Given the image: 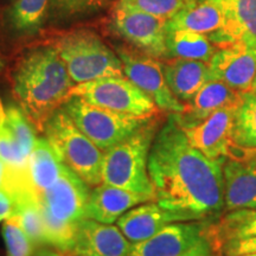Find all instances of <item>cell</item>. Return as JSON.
I'll use <instances>...</instances> for the list:
<instances>
[{"label": "cell", "mask_w": 256, "mask_h": 256, "mask_svg": "<svg viewBox=\"0 0 256 256\" xmlns=\"http://www.w3.org/2000/svg\"><path fill=\"white\" fill-rule=\"evenodd\" d=\"M256 236V210H230L216 224H210L208 238L211 246L226 240Z\"/></svg>", "instance_id": "25"}, {"label": "cell", "mask_w": 256, "mask_h": 256, "mask_svg": "<svg viewBox=\"0 0 256 256\" xmlns=\"http://www.w3.org/2000/svg\"><path fill=\"white\" fill-rule=\"evenodd\" d=\"M197 220L192 215L165 209L158 203H147L128 210L118 220L116 226L130 243L152 238L170 223Z\"/></svg>", "instance_id": "17"}, {"label": "cell", "mask_w": 256, "mask_h": 256, "mask_svg": "<svg viewBox=\"0 0 256 256\" xmlns=\"http://www.w3.org/2000/svg\"><path fill=\"white\" fill-rule=\"evenodd\" d=\"M185 0H119L118 2L156 17L170 19L180 10Z\"/></svg>", "instance_id": "31"}, {"label": "cell", "mask_w": 256, "mask_h": 256, "mask_svg": "<svg viewBox=\"0 0 256 256\" xmlns=\"http://www.w3.org/2000/svg\"><path fill=\"white\" fill-rule=\"evenodd\" d=\"M250 92H255V94H256V78L254 80V83H252V90Z\"/></svg>", "instance_id": "37"}, {"label": "cell", "mask_w": 256, "mask_h": 256, "mask_svg": "<svg viewBox=\"0 0 256 256\" xmlns=\"http://www.w3.org/2000/svg\"><path fill=\"white\" fill-rule=\"evenodd\" d=\"M183 256H212V246H211L209 238H206L200 241L194 248H192L190 252Z\"/></svg>", "instance_id": "34"}, {"label": "cell", "mask_w": 256, "mask_h": 256, "mask_svg": "<svg viewBox=\"0 0 256 256\" xmlns=\"http://www.w3.org/2000/svg\"><path fill=\"white\" fill-rule=\"evenodd\" d=\"M10 81L16 102L40 133L75 86L52 44L25 52L14 64Z\"/></svg>", "instance_id": "2"}, {"label": "cell", "mask_w": 256, "mask_h": 256, "mask_svg": "<svg viewBox=\"0 0 256 256\" xmlns=\"http://www.w3.org/2000/svg\"><path fill=\"white\" fill-rule=\"evenodd\" d=\"M188 140L183 127L170 114L153 140L148 174L156 202L165 209L209 220L224 209L223 165Z\"/></svg>", "instance_id": "1"}, {"label": "cell", "mask_w": 256, "mask_h": 256, "mask_svg": "<svg viewBox=\"0 0 256 256\" xmlns=\"http://www.w3.org/2000/svg\"><path fill=\"white\" fill-rule=\"evenodd\" d=\"M132 243L118 226L104 224L84 217L76 226L70 252L81 256H128Z\"/></svg>", "instance_id": "15"}, {"label": "cell", "mask_w": 256, "mask_h": 256, "mask_svg": "<svg viewBox=\"0 0 256 256\" xmlns=\"http://www.w3.org/2000/svg\"><path fill=\"white\" fill-rule=\"evenodd\" d=\"M2 238H4L8 256H32L34 244L28 234L22 228L17 217L12 215L2 223Z\"/></svg>", "instance_id": "30"}, {"label": "cell", "mask_w": 256, "mask_h": 256, "mask_svg": "<svg viewBox=\"0 0 256 256\" xmlns=\"http://www.w3.org/2000/svg\"><path fill=\"white\" fill-rule=\"evenodd\" d=\"M224 209L256 210V152L223 165Z\"/></svg>", "instance_id": "18"}, {"label": "cell", "mask_w": 256, "mask_h": 256, "mask_svg": "<svg viewBox=\"0 0 256 256\" xmlns=\"http://www.w3.org/2000/svg\"><path fill=\"white\" fill-rule=\"evenodd\" d=\"M146 202L156 200L147 194L102 183L90 191L86 217L104 224H113L128 210Z\"/></svg>", "instance_id": "19"}, {"label": "cell", "mask_w": 256, "mask_h": 256, "mask_svg": "<svg viewBox=\"0 0 256 256\" xmlns=\"http://www.w3.org/2000/svg\"><path fill=\"white\" fill-rule=\"evenodd\" d=\"M0 159L12 171H22L28 162V158L24 156L23 150L6 119L5 104L2 96H0Z\"/></svg>", "instance_id": "27"}, {"label": "cell", "mask_w": 256, "mask_h": 256, "mask_svg": "<svg viewBox=\"0 0 256 256\" xmlns=\"http://www.w3.org/2000/svg\"><path fill=\"white\" fill-rule=\"evenodd\" d=\"M160 128L159 115L122 142L104 152L102 183L147 194L156 200L148 174V156Z\"/></svg>", "instance_id": "3"}, {"label": "cell", "mask_w": 256, "mask_h": 256, "mask_svg": "<svg viewBox=\"0 0 256 256\" xmlns=\"http://www.w3.org/2000/svg\"><path fill=\"white\" fill-rule=\"evenodd\" d=\"M232 138L235 145L256 150V94L247 92L234 115Z\"/></svg>", "instance_id": "26"}, {"label": "cell", "mask_w": 256, "mask_h": 256, "mask_svg": "<svg viewBox=\"0 0 256 256\" xmlns=\"http://www.w3.org/2000/svg\"><path fill=\"white\" fill-rule=\"evenodd\" d=\"M216 50L217 48L206 34L185 28H168V58L196 60L208 63Z\"/></svg>", "instance_id": "23"}, {"label": "cell", "mask_w": 256, "mask_h": 256, "mask_svg": "<svg viewBox=\"0 0 256 256\" xmlns=\"http://www.w3.org/2000/svg\"><path fill=\"white\" fill-rule=\"evenodd\" d=\"M243 94L220 81H209L185 104L183 113H174V116L183 128L196 126L217 110L238 107Z\"/></svg>", "instance_id": "20"}, {"label": "cell", "mask_w": 256, "mask_h": 256, "mask_svg": "<svg viewBox=\"0 0 256 256\" xmlns=\"http://www.w3.org/2000/svg\"><path fill=\"white\" fill-rule=\"evenodd\" d=\"M108 2L110 0H50L48 19L55 22L74 20L101 11Z\"/></svg>", "instance_id": "28"}, {"label": "cell", "mask_w": 256, "mask_h": 256, "mask_svg": "<svg viewBox=\"0 0 256 256\" xmlns=\"http://www.w3.org/2000/svg\"><path fill=\"white\" fill-rule=\"evenodd\" d=\"M52 46L66 64L75 84L102 78L124 76L122 62L102 38L90 30H76L60 36Z\"/></svg>", "instance_id": "4"}, {"label": "cell", "mask_w": 256, "mask_h": 256, "mask_svg": "<svg viewBox=\"0 0 256 256\" xmlns=\"http://www.w3.org/2000/svg\"><path fill=\"white\" fill-rule=\"evenodd\" d=\"M60 160L90 188L102 184L104 152L74 124L60 107L51 115L43 130Z\"/></svg>", "instance_id": "5"}, {"label": "cell", "mask_w": 256, "mask_h": 256, "mask_svg": "<svg viewBox=\"0 0 256 256\" xmlns=\"http://www.w3.org/2000/svg\"><path fill=\"white\" fill-rule=\"evenodd\" d=\"M218 248L224 256H242L256 254V236L230 238L212 244V249Z\"/></svg>", "instance_id": "32"}, {"label": "cell", "mask_w": 256, "mask_h": 256, "mask_svg": "<svg viewBox=\"0 0 256 256\" xmlns=\"http://www.w3.org/2000/svg\"><path fill=\"white\" fill-rule=\"evenodd\" d=\"M238 107L223 108L196 126L183 128L191 145L214 160L243 159L256 152L242 148L232 142V121Z\"/></svg>", "instance_id": "10"}, {"label": "cell", "mask_w": 256, "mask_h": 256, "mask_svg": "<svg viewBox=\"0 0 256 256\" xmlns=\"http://www.w3.org/2000/svg\"><path fill=\"white\" fill-rule=\"evenodd\" d=\"M64 164L49 140L37 138L34 150L28 158L26 166L22 171H11L8 176L20 183L34 197L38 198L49 188L62 174Z\"/></svg>", "instance_id": "14"}, {"label": "cell", "mask_w": 256, "mask_h": 256, "mask_svg": "<svg viewBox=\"0 0 256 256\" xmlns=\"http://www.w3.org/2000/svg\"><path fill=\"white\" fill-rule=\"evenodd\" d=\"M168 20L118 2L112 14L110 28L133 49L154 58L166 60Z\"/></svg>", "instance_id": "8"}, {"label": "cell", "mask_w": 256, "mask_h": 256, "mask_svg": "<svg viewBox=\"0 0 256 256\" xmlns=\"http://www.w3.org/2000/svg\"><path fill=\"white\" fill-rule=\"evenodd\" d=\"M32 256H69L68 252L58 250L56 248H40V250L34 252Z\"/></svg>", "instance_id": "35"}, {"label": "cell", "mask_w": 256, "mask_h": 256, "mask_svg": "<svg viewBox=\"0 0 256 256\" xmlns=\"http://www.w3.org/2000/svg\"><path fill=\"white\" fill-rule=\"evenodd\" d=\"M62 107L78 130L104 152L122 142L152 119L98 107L78 96H70Z\"/></svg>", "instance_id": "6"}, {"label": "cell", "mask_w": 256, "mask_h": 256, "mask_svg": "<svg viewBox=\"0 0 256 256\" xmlns=\"http://www.w3.org/2000/svg\"><path fill=\"white\" fill-rule=\"evenodd\" d=\"M2 68H4V62H2V60L0 58V72H2Z\"/></svg>", "instance_id": "38"}, {"label": "cell", "mask_w": 256, "mask_h": 256, "mask_svg": "<svg viewBox=\"0 0 256 256\" xmlns=\"http://www.w3.org/2000/svg\"><path fill=\"white\" fill-rule=\"evenodd\" d=\"M115 51L122 62L124 76L146 92L160 110L170 114L183 113L185 104L172 94L165 80L162 63L158 58L128 46H116Z\"/></svg>", "instance_id": "9"}, {"label": "cell", "mask_w": 256, "mask_h": 256, "mask_svg": "<svg viewBox=\"0 0 256 256\" xmlns=\"http://www.w3.org/2000/svg\"><path fill=\"white\" fill-rule=\"evenodd\" d=\"M14 212V202L5 188H0V222L10 218Z\"/></svg>", "instance_id": "33"}, {"label": "cell", "mask_w": 256, "mask_h": 256, "mask_svg": "<svg viewBox=\"0 0 256 256\" xmlns=\"http://www.w3.org/2000/svg\"><path fill=\"white\" fill-rule=\"evenodd\" d=\"M6 172H8V166H6L5 162L0 159V188H4Z\"/></svg>", "instance_id": "36"}, {"label": "cell", "mask_w": 256, "mask_h": 256, "mask_svg": "<svg viewBox=\"0 0 256 256\" xmlns=\"http://www.w3.org/2000/svg\"><path fill=\"white\" fill-rule=\"evenodd\" d=\"M50 0H14L5 14L10 30L16 34H37L49 16Z\"/></svg>", "instance_id": "24"}, {"label": "cell", "mask_w": 256, "mask_h": 256, "mask_svg": "<svg viewBox=\"0 0 256 256\" xmlns=\"http://www.w3.org/2000/svg\"><path fill=\"white\" fill-rule=\"evenodd\" d=\"M211 81H220L235 90H252L256 78V49L235 43L217 48L208 62Z\"/></svg>", "instance_id": "13"}, {"label": "cell", "mask_w": 256, "mask_h": 256, "mask_svg": "<svg viewBox=\"0 0 256 256\" xmlns=\"http://www.w3.org/2000/svg\"><path fill=\"white\" fill-rule=\"evenodd\" d=\"M222 28L209 34L216 48L242 43L256 49V0H220Z\"/></svg>", "instance_id": "16"}, {"label": "cell", "mask_w": 256, "mask_h": 256, "mask_svg": "<svg viewBox=\"0 0 256 256\" xmlns=\"http://www.w3.org/2000/svg\"><path fill=\"white\" fill-rule=\"evenodd\" d=\"M165 80L172 94L186 104L206 82L211 81L206 62L185 58H168L162 62Z\"/></svg>", "instance_id": "21"}, {"label": "cell", "mask_w": 256, "mask_h": 256, "mask_svg": "<svg viewBox=\"0 0 256 256\" xmlns=\"http://www.w3.org/2000/svg\"><path fill=\"white\" fill-rule=\"evenodd\" d=\"M224 22L220 0H185L183 6L168 20V28H185L200 34H214Z\"/></svg>", "instance_id": "22"}, {"label": "cell", "mask_w": 256, "mask_h": 256, "mask_svg": "<svg viewBox=\"0 0 256 256\" xmlns=\"http://www.w3.org/2000/svg\"><path fill=\"white\" fill-rule=\"evenodd\" d=\"M242 256H256V254H252V255H242Z\"/></svg>", "instance_id": "40"}, {"label": "cell", "mask_w": 256, "mask_h": 256, "mask_svg": "<svg viewBox=\"0 0 256 256\" xmlns=\"http://www.w3.org/2000/svg\"><path fill=\"white\" fill-rule=\"evenodd\" d=\"M90 186L86 184L68 166L37 200L40 209L57 220L78 224L86 217V209L90 196Z\"/></svg>", "instance_id": "11"}, {"label": "cell", "mask_w": 256, "mask_h": 256, "mask_svg": "<svg viewBox=\"0 0 256 256\" xmlns=\"http://www.w3.org/2000/svg\"><path fill=\"white\" fill-rule=\"evenodd\" d=\"M5 110L10 127L17 138L24 156L28 158L37 140L34 124L18 104H5Z\"/></svg>", "instance_id": "29"}, {"label": "cell", "mask_w": 256, "mask_h": 256, "mask_svg": "<svg viewBox=\"0 0 256 256\" xmlns=\"http://www.w3.org/2000/svg\"><path fill=\"white\" fill-rule=\"evenodd\" d=\"M208 220L170 223L152 238L132 243L128 256H183L208 236Z\"/></svg>", "instance_id": "12"}, {"label": "cell", "mask_w": 256, "mask_h": 256, "mask_svg": "<svg viewBox=\"0 0 256 256\" xmlns=\"http://www.w3.org/2000/svg\"><path fill=\"white\" fill-rule=\"evenodd\" d=\"M70 96H78L88 104L106 110L145 119L158 116L162 112L154 101L126 76L78 83L72 88Z\"/></svg>", "instance_id": "7"}, {"label": "cell", "mask_w": 256, "mask_h": 256, "mask_svg": "<svg viewBox=\"0 0 256 256\" xmlns=\"http://www.w3.org/2000/svg\"><path fill=\"white\" fill-rule=\"evenodd\" d=\"M69 256H81V255H76V254H72V252H68Z\"/></svg>", "instance_id": "39"}]
</instances>
